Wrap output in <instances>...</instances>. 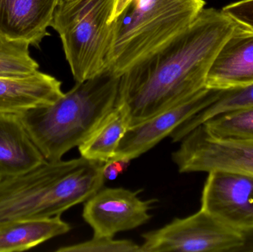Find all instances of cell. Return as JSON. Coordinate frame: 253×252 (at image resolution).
<instances>
[{"mask_svg":"<svg viewBox=\"0 0 253 252\" xmlns=\"http://www.w3.org/2000/svg\"><path fill=\"white\" fill-rule=\"evenodd\" d=\"M236 25L222 10L204 8L184 31L125 72L116 105L126 106L129 127L206 87L211 65Z\"/></svg>","mask_w":253,"mask_h":252,"instance_id":"1","label":"cell"},{"mask_svg":"<svg viewBox=\"0 0 253 252\" xmlns=\"http://www.w3.org/2000/svg\"><path fill=\"white\" fill-rule=\"evenodd\" d=\"M104 164L82 157L44 161L22 174L0 178V226L62 216L85 202L103 187Z\"/></svg>","mask_w":253,"mask_h":252,"instance_id":"2","label":"cell"},{"mask_svg":"<svg viewBox=\"0 0 253 252\" xmlns=\"http://www.w3.org/2000/svg\"><path fill=\"white\" fill-rule=\"evenodd\" d=\"M120 76L105 70L77 84L51 105L19 115L45 161H61L80 146L116 106Z\"/></svg>","mask_w":253,"mask_h":252,"instance_id":"3","label":"cell"},{"mask_svg":"<svg viewBox=\"0 0 253 252\" xmlns=\"http://www.w3.org/2000/svg\"><path fill=\"white\" fill-rule=\"evenodd\" d=\"M205 5L204 0H133L113 22L106 69L121 76L187 28Z\"/></svg>","mask_w":253,"mask_h":252,"instance_id":"4","label":"cell"},{"mask_svg":"<svg viewBox=\"0 0 253 252\" xmlns=\"http://www.w3.org/2000/svg\"><path fill=\"white\" fill-rule=\"evenodd\" d=\"M114 0H61L50 27L60 37L77 82L106 70L114 31L110 22Z\"/></svg>","mask_w":253,"mask_h":252,"instance_id":"5","label":"cell"},{"mask_svg":"<svg viewBox=\"0 0 253 252\" xmlns=\"http://www.w3.org/2000/svg\"><path fill=\"white\" fill-rule=\"evenodd\" d=\"M141 252H239L244 235L205 210L142 235Z\"/></svg>","mask_w":253,"mask_h":252,"instance_id":"6","label":"cell"},{"mask_svg":"<svg viewBox=\"0 0 253 252\" xmlns=\"http://www.w3.org/2000/svg\"><path fill=\"white\" fill-rule=\"evenodd\" d=\"M172 158L181 173L224 170L253 177V141L217 140L202 124L183 138Z\"/></svg>","mask_w":253,"mask_h":252,"instance_id":"7","label":"cell"},{"mask_svg":"<svg viewBox=\"0 0 253 252\" xmlns=\"http://www.w3.org/2000/svg\"><path fill=\"white\" fill-rule=\"evenodd\" d=\"M221 92V90L204 87L179 103L129 127L120 141L112 161H130L141 156L169 136L184 121L215 102Z\"/></svg>","mask_w":253,"mask_h":252,"instance_id":"8","label":"cell"},{"mask_svg":"<svg viewBox=\"0 0 253 252\" xmlns=\"http://www.w3.org/2000/svg\"><path fill=\"white\" fill-rule=\"evenodd\" d=\"M201 209L241 233L253 230V176L224 170L210 172Z\"/></svg>","mask_w":253,"mask_h":252,"instance_id":"9","label":"cell"},{"mask_svg":"<svg viewBox=\"0 0 253 252\" xmlns=\"http://www.w3.org/2000/svg\"><path fill=\"white\" fill-rule=\"evenodd\" d=\"M154 201H141L138 192L123 188H103L84 202L83 217L93 229V235L114 238L147 223Z\"/></svg>","mask_w":253,"mask_h":252,"instance_id":"10","label":"cell"},{"mask_svg":"<svg viewBox=\"0 0 253 252\" xmlns=\"http://www.w3.org/2000/svg\"><path fill=\"white\" fill-rule=\"evenodd\" d=\"M253 83V29L237 22L211 65L206 87L224 90Z\"/></svg>","mask_w":253,"mask_h":252,"instance_id":"11","label":"cell"},{"mask_svg":"<svg viewBox=\"0 0 253 252\" xmlns=\"http://www.w3.org/2000/svg\"><path fill=\"white\" fill-rule=\"evenodd\" d=\"M61 0H0V34L39 48Z\"/></svg>","mask_w":253,"mask_h":252,"instance_id":"12","label":"cell"},{"mask_svg":"<svg viewBox=\"0 0 253 252\" xmlns=\"http://www.w3.org/2000/svg\"><path fill=\"white\" fill-rule=\"evenodd\" d=\"M63 95L62 82L40 71L24 76L0 75V114L20 115L51 105Z\"/></svg>","mask_w":253,"mask_h":252,"instance_id":"13","label":"cell"},{"mask_svg":"<svg viewBox=\"0 0 253 252\" xmlns=\"http://www.w3.org/2000/svg\"><path fill=\"white\" fill-rule=\"evenodd\" d=\"M44 161L19 115L0 114V178L22 174Z\"/></svg>","mask_w":253,"mask_h":252,"instance_id":"14","label":"cell"},{"mask_svg":"<svg viewBox=\"0 0 253 252\" xmlns=\"http://www.w3.org/2000/svg\"><path fill=\"white\" fill-rule=\"evenodd\" d=\"M71 229L61 216L12 222L0 226V252L26 251Z\"/></svg>","mask_w":253,"mask_h":252,"instance_id":"15","label":"cell"},{"mask_svg":"<svg viewBox=\"0 0 253 252\" xmlns=\"http://www.w3.org/2000/svg\"><path fill=\"white\" fill-rule=\"evenodd\" d=\"M129 128L127 109L123 105H116L78 146L82 158L105 164L112 161Z\"/></svg>","mask_w":253,"mask_h":252,"instance_id":"16","label":"cell"},{"mask_svg":"<svg viewBox=\"0 0 253 252\" xmlns=\"http://www.w3.org/2000/svg\"><path fill=\"white\" fill-rule=\"evenodd\" d=\"M249 107H253V83L245 87L221 90L215 102L178 126L169 136L173 142H181L190 131L215 115Z\"/></svg>","mask_w":253,"mask_h":252,"instance_id":"17","label":"cell"},{"mask_svg":"<svg viewBox=\"0 0 253 252\" xmlns=\"http://www.w3.org/2000/svg\"><path fill=\"white\" fill-rule=\"evenodd\" d=\"M202 125L207 133L217 140L253 142V107L218 114Z\"/></svg>","mask_w":253,"mask_h":252,"instance_id":"18","label":"cell"},{"mask_svg":"<svg viewBox=\"0 0 253 252\" xmlns=\"http://www.w3.org/2000/svg\"><path fill=\"white\" fill-rule=\"evenodd\" d=\"M28 41L0 34V75L24 76L39 71L40 65L30 54Z\"/></svg>","mask_w":253,"mask_h":252,"instance_id":"19","label":"cell"},{"mask_svg":"<svg viewBox=\"0 0 253 252\" xmlns=\"http://www.w3.org/2000/svg\"><path fill=\"white\" fill-rule=\"evenodd\" d=\"M57 252H141L140 246L128 240H114L111 237L93 235L90 241L61 247Z\"/></svg>","mask_w":253,"mask_h":252,"instance_id":"20","label":"cell"},{"mask_svg":"<svg viewBox=\"0 0 253 252\" xmlns=\"http://www.w3.org/2000/svg\"><path fill=\"white\" fill-rule=\"evenodd\" d=\"M223 11L239 23L253 29V0H241L223 7Z\"/></svg>","mask_w":253,"mask_h":252,"instance_id":"21","label":"cell"},{"mask_svg":"<svg viewBox=\"0 0 253 252\" xmlns=\"http://www.w3.org/2000/svg\"><path fill=\"white\" fill-rule=\"evenodd\" d=\"M130 161L124 160H115L105 163L103 168V175L106 180H114L127 168Z\"/></svg>","mask_w":253,"mask_h":252,"instance_id":"22","label":"cell"},{"mask_svg":"<svg viewBox=\"0 0 253 252\" xmlns=\"http://www.w3.org/2000/svg\"><path fill=\"white\" fill-rule=\"evenodd\" d=\"M132 1L133 0H114V7H113L110 22L111 23L116 20Z\"/></svg>","mask_w":253,"mask_h":252,"instance_id":"23","label":"cell"},{"mask_svg":"<svg viewBox=\"0 0 253 252\" xmlns=\"http://www.w3.org/2000/svg\"><path fill=\"white\" fill-rule=\"evenodd\" d=\"M245 244L239 250V252H253V229L243 233Z\"/></svg>","mask_w":253,"mask_h":252,"instance_id":"24","label":"cell"}]
</instances>
